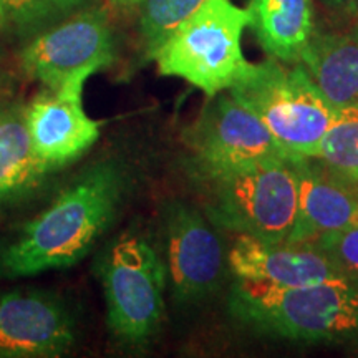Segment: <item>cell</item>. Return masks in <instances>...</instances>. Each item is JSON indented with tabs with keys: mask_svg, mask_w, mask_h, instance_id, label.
Segmentation results:
<instances>
[{
	"mask_svg": "<svg viewBox=\"0 0 358 358\" xmlns=\"http://www.w3.org/2000/svg\"><path fill=\"white\" fill-rule=\"evenodd\" d=\"M128 186L127 169L116 159L83 169L48 208L0 241V277L20 279L78 264L118 219Z\"/></svg>",
	"mask_w": 358,
	"mask_h": 358,
	"instance_id": "obj_1",
	"label": "cell"
},
{
	"mask_svg": "<svg viewBox=\"0 0 358 358\" xmlns=\"http://www.w3.org/2000/svg\"><path fill=\"white\" fill-rule=\"evenodd\" d=\"M229 310L262 334L307 343H358V285L330 280L279 289L236 279Z\"/></svg>",
	"mask_w": 358,
	"mask_h": 358,
	"instance_id": "obj_2",
	"label": "cell"
},
{
	"mask_svg": "<svg viewBox=\"0 0 358 358\" xmlns=\"http://www.w3.org/2000/svg\"><path fill=\"white\" fill-rule=\"evenodd\" d=\"M214 226L262 243H284L297 213V178L290 159H271L194 178Z\"/></svg>",
	"mask_w": 358,
	"mask_h": 358,
	"instance_id": "obj_3",
	"label": "cell"
},
{
	"mask_svg": "<svg viewBox=\"0 0 358 358\" xmlns=\"http://www.w3.org/2000/svg\"><path fill=\"white\" fill-rule=\"evenodd\" d=\"M249 13L231 0H208L166 40L153 60L163 77H176L213 98L231 90L254 64L243 52Z\"/></svg>",
	"mask_w": 358,
	"mask_h": 358,
	"instance_id": "obj_4",
	"label": "cell"
},
{
	"mask_svg": "<svg viewBox=\"0 0 358 358\" xmlns=\"http://www.w3.org/2000/svg\"><path fill=\"white\" fill-rule=\"evenodd\" d=\"M229 93L261 120L289 156H319L335 110L302 64L287 69L275 58L254 64Z\"/></svg>",
	"mask_w": 358,
	"mask_h": 358,
	"instance_id": "obj_5",
	"label": "cell"
},
{
	"mask_svg": "<svg viewBox=\"0 0 358 358\" xmlns=\"http://www.w3.org/2000/svg\"><path fill=\"white\" fill-rule=\"evenodd\" d=\"M96 275L111 335L124 345H145L164 317L168 274L158 250L141 236L118 237L98 257Z\"/></svg>",
	"mask_w": 358,
	"mask_h": 358,
	"instance_id": "obj_6",
	"label": "cell"
},
{
	"mask_svg": "<svg viewBox=\"0 0 358 358\" xmlns=\"http://www.w3.org/2000/svg\"><path fill=\"white\" fill-rule=\"evenodd\" d=\"M192 179L271 159H290L261 120L234 96H213L185 131Z\"/></svg>",
	"mask_w": 358,
	"mask_h": 358,
	"instance_id": "obj_7",
	"label": "cell"
},
{
	"mask_svg": "<svg viewBox=\"0 0 358 358\" xmlns=\"http://www.w3.org/2000/svg\"><path fill=\"white\" fill-rule=\"evenodd\" d=\"M115 58L108 13L101 7L83 8L35 35L20 52L22 69L47 90H58L78 71H96Z\"/></svg>",
	"mask_w": 358,
	"mask_h": 358,
	"instance_id": "obj_8",
	"label": "cell"
},
{
	"mask_svg": "<svg viewBox=\"0 0 358 358\" xmlns=\"http://www.w3.org/2000/svg\"><path fill=\"white\" fill-rule=\"evenodd\" d=\"M164 266L179 303H198L221 287L224 249L219 236L198 209L169 201L163 209Z\"/></svg>",
	"mask_w": 358,
	"mask_h": 358,
	"instance_id": "obj_9",
	"label": "cell"
},
{
	"mask_svg": "<svg viewBox=\"0 0 358 358\" xmlns=\"http://www.w3.org/2000/svg\"><path fill=\"white\" fill-rule=\"evenodd\" d=\"M95 71H78L58 90H45L29 105L25 120L35 153L50 173L69 166L100 138V122L83 108V87Z\"/></svg>",
	"mask_w": 358,
	"mask_h": 358,
	"instance_id": "obj_10",
	"label": "cell"
},
{
	"mask_svg": "<svg viewBox=\"0 0 358 358\" xmlns=\"http://www.w3.org/2000/svg\"><path fill=\"white\" fill-rule=\"evenodd\" d=\"M75 338L73 315L57 295L42 290L0 292V357H60Z\"/></svg>",
	"mask_w": 358,
	"mask_h": 358,
	"instance_id": "obj_11",
	"label": "cell"
},
{
	"mask_svg": "<svg viewBox=\"0 0 358 358\" xmlns=\"http://www.w3.org/2000/svg\"><path fill=\"white\" fill-rule=\"evenodd\" d=\"M297 178V213L287 243L317 237L358 224V182L317 156L292 158Z\"/></svg>",
	"mask_w": 358,
	"mask_h": 358,
	"instance_id": "obj_12",
	"label": "cell"
},
{
	"mask_svg": "<svg viewBox=\"0 0 358 358\" xmlns=\"http://www.w3.org/2000/svg\"><path fill=\"white\" fill-rule=\"evenodd\" d=\"M227 262L236 279L279 289L347 280L337 264L313 243H262L239 236Z\"/></svg>",
	"mask_w": 358,
	"mask_h": 358,
	"instance_id": "obj_13",
	"label": "cell"
},
{
	"mask_svg": "<svg viewBox=\"0 0 358 358\" xmlns=\"http://www.w3.org/2000/svg\"><path fill=\"white\" fill-rule=\"evenodd\" d=\"M301 64L337 111L358 106V24L345 32H313Z\"/></svg>",
	"mask_w": 358,
	"mask_h": 358,
	"instance_id": "obj_14",
	"label": "cell"
},
{
	"mask_svg": "<svg viewBox=\"0 0 358 358\" xmlns=\"http://www.w3.org/2000/svg\"><path fill=\"white\" fill-rule=\"evenodd\" d=\"M50 174L34 150L25 106H0V204L30 198Z\"/></svg>",
	"mask_w": 358,
	"mask_h": 358,
	"instance_id": "obj_15",
	"label": "cell"
},
{
	"mask_svg": "<svg viewBox=\"0 0 358 358\" xmlns=\"http://www.w3.org/2000/svg\"><path fill=\"white\" fill-rule=\"evenodd\" d=\"M245 10L249 27L268 57L282 64H301L315 32L312 0H249Z\"/></svg>",
	"mask_w": 358,
	"mask_h": 358,
	"instance_id": "obj_16",
	"label": "cell"
},
{
	"mask_svg": "<svg viewBox=\"0 0 358 358\" xmlns=\"http://www.w3.org/2000/svg\"><path fill=\"white\" fill-rule=\"evenodd\" d=\"M96 0H0V32L30 40Z\"/></svg>",
	"mask_w": 358,
	"mask_h": 358,
	"instance_id": "obj_17",
	"label": "cell"
},
{
	"mask_svg": "<svg viewBox=\"0 0 358 358\" xmlns=\"http://www.w3.org/2000/svg\"><path fill=\"white\" fill-rule=\"evenodd\" d=\"M208 0H141L140 37L146 57L153 60L166 40Z\"/></svg>",
	"mask_w": 358,
	"mask_h": 358,
	"instance_id": "obj_18",
	"label": "cell"
},
{
	"mask_svg": "<svg viewBox=\"0 0 358 358\" xmlns=\"http://www.w3.org/2000/svg\"><path fill=\"white\" fill-rule=\"evenodd\" d=\"M317 158L358 182V106L335 111Z\"/></svg>",
	"mask_w": 358,
	"mask_h": 358,
	"instance_id": "obj_19",
	"label": "cell"
},
{
	"mask_svg": "<svg viewBox=\"0 0 358 358\" xmlns=\"http://www.w3.org/2000/svg\"><path fill=\"white\" fill-rule=\"evenodd\" d=\"M312 243L337 264L348 282L358 285V224L317 237Z\"/></svg>",
	"mask_w": 358,
	"mask_h": 358,
	"instance_id": "obj_20",
	"label": "cell"
},
{
	"mask_svg": "<svg viewBox=\"0 0 358 358\" xmlns=\"http://www.w3.org/2000/svg\"><path fill=\"white\" fill-rule=\"evenodd\" d=\"M324 2L340 15L358 19V0H324Z\"/></svg>",
	"mask_w": 358,
	"mask_h": 358,
	"instance_id": "obj_21",
	"label": "cell"
},
{
	"mask_svg": "<svg viewBox=\"0 0 358 358\" xmlns=\"http://www.w3.org/2000/svg\"><path fill=\"white\" fill-rule=\"evenodd\" d=\"M111 6L118 7V8H124V10H129V8L140 7L141 0H108Z\"/></svg>",
	"mask_w": 358,
	"mask_h": 358,
	"instance_id": "obj_22",
	"label": "cell"
},
{
	"mask_svg": "<svg viewBox=\"0 0 358 358\" xmlns=\"http://www.w3.org/2000/svg\"><path fill=\"white\" fill-rule=\"evenodd\" d=\"M0 34H2V32H0Z\"/></svg>",
	"mask_w": 358,
	"mask_h": 358,
	"instance_id": "obj_23",
	"label": "cell"
}]
</instances>
